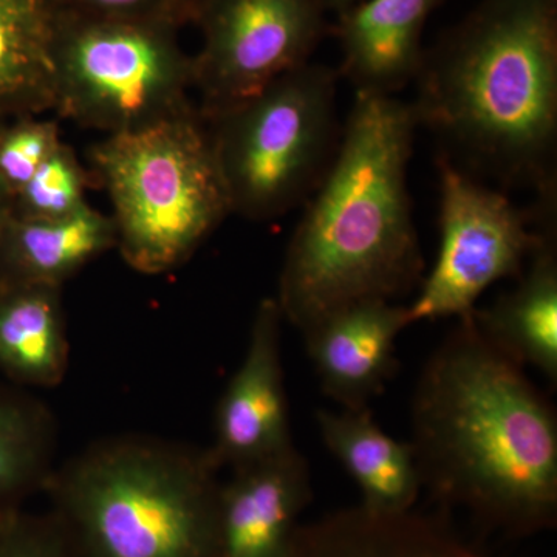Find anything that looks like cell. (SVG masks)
Listing matches in <instances>:
<instances>
[{
    "instance_id": "1",
    "label": "cell",
    "mask_w": 557,
    "mask_h": 557,
    "mask_svg": "<svg viewBox=\"0 0 557 557\" xmlns=\"http://www.w3.org/2000/svg\"><path fill=\"white\" fill-rule=\"evenodd\" d=\"M410 448L421 485L487 534L557 525V417L525 368L458 318L418 376Z\"/></svg>"
},
{
    "instance_id": "2",
    "label": "cell",
    "mask_w": 557,
    "mask_h": 557,
    "mask_svg": "<svg viewBox=\"0 0 557 557\" xmlns=\"http://www.w3.org/2000/svg\"><path fill=\"white\" fill-rule=\"evenodd\" d=\"M413 83L442 157L498 189L557 194V0H482L424 50Z\"/></svg>"
},
{
    "instance_id": "3",
    "label": "cell",
    "mask_w": 557,
    "mask_h": 557,
    "mask_svg": "<svg viewBox=\"0 0 557 557\" xmlns=\"http://www.w3.org/2000/svg\"><path fill=\"white\" fill-rule=\"evenodd\" d=\"M418 127L410 102L355 95L332 166L289 240L276 302L304 332L362 300H392L424 262L408 188Z\"/></svg>"
},
{
    "instance_id": "4",
    "label": "cell",
    "mask_w": 557,
    "mask_h": 557,
    "mask_svg": "<svg viewBox=\"0 0 557 557\" xmlns=\"http://www.w3.org/2000/svg\"><path fill=\"white\" fill-rule=\"evenodd\" d=\"M220 471L208 449L110 438L44 493L67 557H220Z\"/></svg>"
},
{
    "instance_id": "5",
    "label": "cell",
    "mask_w": 557,
    "mask_h": 557,
    "mask_svg": "<svg viewBox=\"0 0 557 557\" xmlns=\"http://www.w3.org/2000/svg\"><path fill=\"white\" fill-rule=\"evenodd\" d=\"M91 172L112 203L115 248L143 274L183 265L231 214L199 109L146 129L106 135Z\"/></svg>"
},
{
    "instance_id": "6",
    "label": "cell",
    "mask_w": 557,
    "mask_h": 557,
    "mask_svg": "<svg viewBox=\"0 0 557 557\" xmlns=\"http://www.w3.org/2000/svg\"><path fill=\"white\" fill-rule=\"evenodd\" d=\"M339 78L338 70L309 62L205 120L231 214L269 222L309 200L343 137Z\"/></svg>"
},
{
    "instance_id": "7",
    "label": "cell",
    "mask_w": 557,
    "mask_h": 557,
    "mask_svg": "<svg viewBox=\"0 0 557 557\" xmlns=\"http://www.w3.org/2000/svg\"><path fill=\"white\" fill-rule=\"evenodd\" d=\"M182 25L54 13L50 57L53 112L106 135L156 126L196 109Z\"/></svg>"
},
{
    "instance_id": "8",
    "label": "cell",
    "mask_w": 557,
    "mask_h": 557,
    "mask_svg": "<svg viewBox=\"0 0 557 557\" xmlns=\"http://www.w3.org/2000/svg\"><path fill=\"white\" fill-rule=\"evenodd\" d=\"M440 171V249L420 295L408 307L410 324L463 318L502 278H519L556 211H522L498 188L461 171L445 157Z\"/></svg>"
},
{
    "instance_id": "9",
    "label": "cell",
    "mask_w": 557,
    "mask_h": 557,
    "mask_svg": "<svg viewBox=\"0 0 557 557\" xmlns=\"http://www.w3.org/2000/svg\"><path fill=\"white\" fill-rule=\"evenodd\" d=\"M325 0H207L194 24L193 94L211 120L292 70L309 64L327 30Z\"/></svg>"
},
{
    "instance_id": "10",
    "label": "cell",
    "mask_w": 557,
    "mask_h": 557,
    "mask_svg": "<svg viewBox=\"0 0 557 557\" xmlns=\"http://www.w3.org/2000/svg\"><path fill=\"white\" fill-rule=\"evenodd\" d=\"M284 322L276 299L260 300L247 354L215 410L208 450L220 469L248 467L295 446L282 366Z\"/></svg>"
},
{
    "instance_id": "11",
    "label": "cell",
    "mask_w": 557,
    "mask_h": 557,
    "mask_svg": "<svg viewBox=\"0 0 557 557\" xmlns=\"http://www.w3.org/2000/svg\"><path fill=\"white\" fill-rule=\"evenodd\" d=\"M410 324L408 307L362 300L300 332L321 388L341 409L370 408L397 369V339Z\"/></svg>"
},
{
    "instance_id": "12",
    "label": "cell",
    "mask_w": 557,
    "mask_h": 557,
    "mask_svg": "<svg viewBox=\"0 0 557 557\" xmlns=\"http://www.w3.org/2000/svg\"><path fill=\"white\" fill-rule=\"evenodd\" d=\"M311 498L309 463L295 446L233 469L220 491V557H278Z\"/></svg>"
},
{
    "instance_id": "13",
    "label": "cell",
    "mask_w": 557,
    "mask_h": 557,
    "mask_svg": "<svg viewBox=\"0 0 557 557\" xmlns=\"http://www.w3.org/2000/svg\"><path fill=\"white\" fill-rule=\"evenodd\" d=\"M278 557H491L440 512L339 508L300 522Z\"/></svg>"
},
{
    "instance_id": "14",
    "label": "cell",
    "mask_w": 557,
    "mask_h": 557,
    "mask_svg": "<svg viewBox=\"0 0 557 557\" xmlns=\"http://www.w3.org/2000/svg\"><path fill=\"white\" fill-rule=\"evenodd\" d=\"M440 0H361L339 13L333 28L343 62L339 75L357 94L394 97L416 79L424 27Z\"/></svg>"
},
{
    "instance_id": "15",
    "label": "cell",
    "mask_w": 557,
    "mask_h": 557,
    "mask_svg": "<svg viewBox=\"0 0 557 557\" xmlns=\"http://www.w3.org/2000/svg\"><path fill=\"white\" fill-rule=\"evenodd\" d=\"M480 332L522 368L557 383V230L544 231L518 285L486 309L471 311Z\"/></svg>"
},
{
    "instance_id": "16",
    "label": "cell",
    "mask_w": 557,
    "mask_h": 557,
    "mask_svg": "<svg viewBox=\"0 0 557 557\" xmlns=\"http://www.w3.org/2000/svg\"><path fill=\"white\" fill-rule=\"evenodd\" d=\"M112 248V219L89 203L58 219L9 214L0 223V281L62 287L87 263Z\"/></svg>"
},
{
    "instance_id": "17",
    "label": "cell",
    "mask_w": 557,
    "mask_h": 557,
    "mask_svg": "<svg viewBox=\"0 0 557 557\" xmlns=\"http://www.w3.org/2000/svg\"><path fill=\"white\" fill-rule=\"evenodd\" d=\"M319 434L361 491L364 507L399 512L416 508L423 485L409 442L388 435L370 408L319 410Z\"/></svg>"
},
{
    "instance_id": "18",
    "label": "cell",
    "mask_w": 557,
    "mask_h": 557,
    "mask_svg": "<svg viewBox=\"0 0 557 557\" xmlns=\"http://www.w3.org/2000/svg\"><path fill=\"white\" fill-rule=\"evenodd\" d=\"M61 288L0 281V373L17 387H57L69 369Z\"/></svg>"
},
{
    "instance_id": "19",
    "label": "cell",
    "mask_w": 557,
    "mask_h": 557,
    "mask_svg": "<svg viewBox=\"0 0 557 557\" xmlns=\"http://www.w3.org/2000/svg\"><path fill=\"white\" fill-rule=\"evenodd\" d=\"M51 30L47 0H0V120L53 110Z\"/></svg>"
},
{
    "instance_id": "20",
    "label": "cell",
    "mask_w": 557,
    "mask_h": 557,
    "mask_svg": "<svg viewBox=\"0 0 557 557\" xmlns=\"http://www.w3.org/2000/svg\"><path fill=\"white\" fill-rule=\"evenodd\" d=\"M57 431L42 403L0 387V509H20L53 472Z\"/></svg>"
},
{
    "instance_id": "21",
    "label": "cell",
    "mask_w": 557,
    "mask_h": 557,
    "mask_svg": "<svg viewBox=\"0 0 557 557\" xmlns=\"http://www.w3.org/2000/svg\"><path fill=\"white\" fill-rule=\"evenodd\" d=\"M87 171L69 145H61L40 164L30 182L13 197L10 214L25 219H58L87 205Z\"/></svg>"
},
{
    "instance_id": "22",
    "label": "cell",
    "mask_w": 557,
    "mask_h": 557,
    "mask_svg": "<svg viewBox=\"0 0 557 557\" xmlns=\"http://www.w3.org/2000/svg\"><path fill=\"white\" fill-rule=\"evenodd\" d=\"M60 145L57 121L40 115L5 121L0 129V185L10 205Z\"/></svg>"
},
{
    "instance_id": "23",
    "label": "cell",
    "mask_w": 557,
    "mask_h": 557,
    "mask_svg": "<svg viewBox=\"0 0 557 557\" xmlns=\"http://www.w3.org/2000/svg\"><path fill=\"white\" fill-rule=\"evenodd\" d=\"M0 557H67L57 523L49 512L17 509L0 533Z\"/></svg>"
},
{
    "instance_id": "24",
    "label": "cell",
    "mask_w": 557,
    "mask_h": 557,
    "mask_svg": "<svg viewBox=\"0 0 557 557\" xmlns=\"http://www.w3.org/2000/svg\"><path fill=\"white\" fill-rule=\"evenodd\" d=\"M47 2L54 13L73 14V16L98 17V20L166 17L175 21L172 0H47Z\"/></svg>"
},
{
    "instance_id": "25",
    "label": "cell",
    "mask_w": 557,
    "mask_h": 557,
    "mask_svg": "<svg viewBox=\"0 0 557 557\" xmlns=\"http://www.w3.org/2000/svg\"><path fill=\"white\" fill-rule=\"evenodd\" d=\"M207 0H172V13L180 25L196 22Z\"/></svg>"
},
{
    "instance_id": "26",
    "label": "cell",
    "mask_w": 557,
    "mask_h": 557,
    "mask_svg": "<svg viewBox=\"0 0 557 557\" xmlns=\"http://www.w3.org/2000/svg\"><path fill=\"white\" fill-rule=\"evenodd\" d=\"M3 124H5V120H0V129H2ZM10 214V199L7 196L5 190H3L2 185H0V223L3 222V219Z\"/></svg>"
},
{
    "instance_id": "27",
    "label": "cell",
    "mask_w": 557,
    "mask_h": 557,
    "mask_svg": "<svg viewBox=\"0 0 557 557\" xmlns=\"http://www.w3.org/2000/svg\"><path fill=\"white\" fill-rule=\"evenodd\" d=\"M327 2L329 10H335L339 13L350 9V7L357 5L361 0H325Z\"/></svg>"
},
{
    "instance_id": "28",
    "label": "cell",
    "mask_w": 557,
    "mask_h": 557,
    "mask_svg": "<svg viewBox=\"0 0 557 557\" xmlns=\"http://www.w3.org/2000/svg\"><path fill=\"white\" fill-rule=\"evenodd\" d=\"M14 511H17V509H0V533H2L7 520L10 519V516L13 515Z\"/></svg>"
}]
</instances>
